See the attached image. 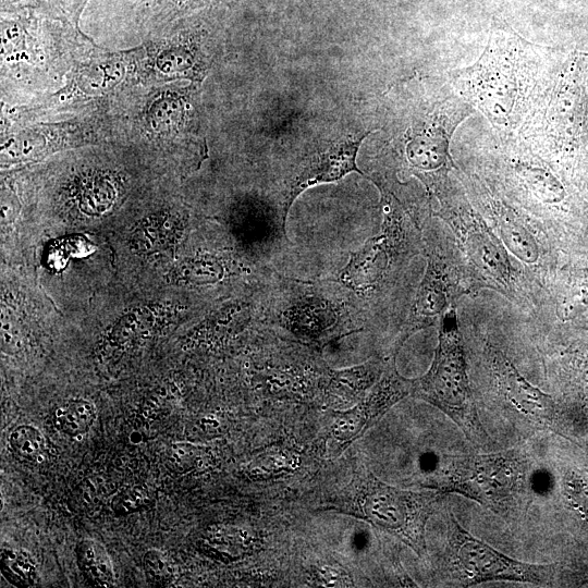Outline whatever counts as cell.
Here are the masks:
<instances>
[{"label":"cell","instance_id":"cell-1","mask_svg":"<svg viewBox=\"0 0 588 588\" xmlns=\"http://www.w3.org/2000/svg\"><path fill=\"white\" fill-rule=\"evenodd\" d=\"M540 47L495 19L478 60L452 74L451 85L500 132L519 128L550 76Z\"/></svg>","mask_w":588,"mask_h":588},{"label":"cell","instance_id":"cell-2","mask_svg":"<svg viewBox=\"0 0 588 588\" xmlns=\"http://www.w3.org/2000/svg\"><path fill=\"white\" fill-rule=\"evenodd\" d=\"M91 44L78 25L36 10L1 12L2 97L57 90Z\"/></svg>","mask_w":588,"mask_h":588},{"label":"cell","instance_id":"cell-3","mask_svg":"<svg viewBox=\"0 0 588 588\" xmlns=\"http://www.w3.org/2000/svg\"><path fill=\"white\" fill-rule=\"evenodd\" d=\"M259 321L305 341H332L363 328L364 303L328 279L299 281L272 273L261 285Z\"/></svg>","mask_w":588,"mask_h":588},{"label":"cell","instance_id":"cell-4","mask_svg":"<svg viewBox=\"0 0 588 588\" xmlns=\"http://www.w3.org/2000/svg\"><path fill=\"white\" fill-rule=\"evenodd\" d=\"M195 95V84L187 81L126 89L108 112L113 143L149 152L187 148L197 137Z\"/></svg>","mask_w":588,"mask_h":588},{"label":"cell","instance_id":"cell-5","mask_svg":"<svg viewBox=\"0 0 588 588\" xmlns=\"http://www.w3.org/2000/svg\"><path fill=\"white\" fill-rule=\"evenodd\" d=\"M137 85L132 49L109 51L94 42L76 60L60 88L25 103H5L1 120L29 123L108 112L115 98Z\"/></svg>","mask_w":588,"mask_h":588},{"label":"cell","instance_id":"cell-6","mask_svg":"<svg viewBox=\"0 0 588 588\" xmlns=\"http://www.w3.org/2000/svg\"><path fill=\"white\" fill-rule=\"evenodd\" d=\"M377 186L383 213L380 231L351 253L333 279L362 299L387 290L408 260L424 250L417 224L406 208L384 184Z\"/></svg>","mask_w":588,"mask_h":588},{"label":"cell","instance_id":"cell-7","mask_svg":"<svg viewBox=\"0 0 588 588\" xmlns=\"http://www.w3.org/2000/svg\"><path fill=\"white\" fill-rule=\"evenodd\" d=\"M438 339L431 367L414 380L412 392L446 414L470 442L485 448L490 440L475 406L454 307L440 318Z\"/></svg>","mask_w":588,"mask_h":588},{"label":"cell","instance_id":"cell-8","mask_svg":"<svg viewBox=\"0 0 588 588\" xmlns=\"http://www.w3.org/2000/svg\"><path fill=\"white\" fill-rule=\"evenodd\" d=\"M527 461L519 452L443 455L432 486L458 493L500 514L509 513L526 483Z\"/></svg>","mask_w":588,"mask_h":588},{"label":"cell","instance_id":"cell-9","mask_svg":"<svg viewBox=\"0 0 588 588\" xmlns=\"http://www.w3.org/2000/svg\"><path fill=\"white\" fill-rule=\"evenodd\" d=\"M585 74L580 57H572L549 76L520 125V135L548 148H576L584 133Z\"/></svg>","mask_w":588,"mask_h":588},{"label":"cell","instance_id":"cell-10","mask_svg":"<svg viewBox=\"0 0 588 588\" xmlns=\"http://www.w3.org/2000/svg\"><path fill=\"white\" fill-rule=\"evenodd\" d=\"M201 22L197 15L187 17L132 48L138 85L200 83L210 65L205 50L208 32Z\"/></svg>","mask_w":588,"mask_h":588},{"label":"cell","instance_id":"cell-11","mask_svg":"<svg viewBox=\"0 0 588 588\" xmlns=\"http://www.w3.org/2000/svg\"><path fill=\"white\" fill-rule=\"evenodd\" d=\"M103 142H112L108 112L29 123L1 120L3 162L30 161L60 150Z\"/></svg>","mask_w":588,"mask_h":588},{"label":"cell","instance_id":"cell-12","mask_svg":"<svg viewBox=\"0 0 588 588\" xmlns=\"http://www.w3.org/2000/svg\"><path fill=\"white\" fill-rule=\"evenodd\" d=\"M449 555L452 571L464 586L487 581L549 584L553 566L520 562L492 548L449 518Z\"/></svg>","mask_w":588,"mask_h":588},{"label":"cell","instance_id":"cell-13","mask_svg":"<svg viewBox=\"0 0 588 588\" xmlns=\"http://www.w3.org/2000/svg\"><path fill=\"white\" fill-rule=\"evenodd\" d=\"M443 492L412 493L372 482L363 499V511L369 520L413 546L424 549V526Z\"/></svg>","mask_w":588,"mask_h":588},{"label":"cell","instance_id":"cell-14","mask_svg":"<svg viewBox=\"0 0 588 588\" xmlns=\"http://www.w3.org/2000/svg\"><path fill=\"white\" fill-rule=\"evenodd\" d=\"M427 267L412 305L406 327L400 339L403 343L417 330L431 326L452 307L463 292L464 270L441 246L424 245Z\"/></svg>","mask_w":588,"mask_h":588},{"label":"cell","instance_id":"cell-15","mask_svg":"<svg viewBox=\"0 0 588 588\" xmlns=\"http://www.w3.org/2000/svg\"><path fill=\"white\" fill-rule=\"evenodd\" d=\"M370 132L351 135L333 142L305 159L285 182L281 207L284 218L294 200L308 187L317 184L338 181L350 172L364 175L356 166L359 146Z\"/></svg>","mask_w":588,"mask_h":588},{"label":"cell","instance_id":"cell-16","mask_svg":"<svg viewBox=\"0 0 588 588\" xmlns=\"http://www.w3.org/2000/svg\"><path fill=\"white\" fill-rule=\"evenodd\" d=\"M464 233V246L471 273L497 289H506L512 284L513 269L504 248L497 237L488 230L481 220L463 209V216L457 215Z\"/></svg>","mask_w":588,"mask_h":588},{"label":"cell","instance_id":"cell-17","mask_svg":"<svg viewBox=\"0 0 588 588\" xmlns=\"http://www.w3.org/2000/svg\"><path fill=\"white\" fill-rule=\"evenodd\" d=\"M490 363L499 391L506 402L529 420L551 426L555 417L552 399L530 384L502 352L491 351Z\"/></svg>","mask_w":588,"mask_h":588},{"label":"cell","instance_id":"cell-18","mask_svg":"<svg viewBox=\"0 0 588 588\" xmlns=\"http://www.w3.org/2000/svg\"><path fill=\"white\" fill-rule=\"evenodd\" d=\"M226 0H140L135 8V21L146 37L162 34L176 23Z\"/></svg>","mask_w":588,"mask_h":588},{"label":"cell","instance_id":"cell-19","mask_svg":"<svg viewBox=\"0 0 588 588\" xmlns=\"http://www.w3.org/2000/svg\"><path fill=\"white\" fill-rule=\"evenodd\" d=\"M206 549L223 560H235L248 553L253 536L248 530L231 525H212L203 537Z\"/></svg>","mask_w":588,"mask_h":588},{"label":"cell","instance_id":"cell-20","mask_svg":"<svg viewBox=\"0 0 588 588\" xmlns=\"http://www.w3.org/2000/svg\"><path fill=\"white\" fill-rule=\"evenodd\" d=\"M76 559L84 576L95 586L114 584V571L106 548L91 539H84L76 547Z\"/></svg>","mask_w":588,"mask_h":588},{"label":"cell","instance_id":"cell-21","mask_svg":"<svg viewBox=\"0 0 588 588\" xmlns=\"http://www.w3.org/2000/svg\"><path fill=\"white\" fill-rule=\"evenodd\" d=\"M89 0H1V12L21 9L36 10L46 15L78 25Z\"/></svg>","mask_w":588,"mask_h":588},{"label":"cell","instance_id":"cell-22","mask_svg":"<svg viewBox=\"0 0 588 588\" xmlns=\"http://www.w3.org/2000/svg\"><path fill=\"white\" fill-rule=\"evenodd\" d=\"M95 418V406L85 400H74L61 404L53 413L56 428L70 437L86 433Z\"/></svg>","mask_w":588,"mask_h":588},{"label":"cell","instance_id":"cell-23","mask_svg":"<svg viewBox=\"0 0 588 588\" xmlns=\"http://www.w3.org/2000/svg\"><path fill=\"white\" fill-rule=\"evenodd\" d=\"M519 181L538 198L544 201H555L563 189L558 180L540 166L519 160L515 164Z\"/></svg>","mask_w":588,"mask_h":588},{"label":"cell","instance_id":"cell-24","mask_svg":"<svg viewBox=\"0 0 588 588\" xmlns=\"http://www.w3.org/2000/svg\"><path fill=\"white\" fill-rule=\"evenodd\" d=\"M1 573L16 587H30L37 578L36 565L24 550L2 548L0 555Z\"/></svg>","mask_w":588,"mask_h":588},{"label":"cell","instance_id":"cell-25","mask_svg":"<svg viewBox=\"0 0 588 588\" xmlns=\"http://www.w3.org/2000/svg\"><path fill=\"white\" fill-rule=\"evenodd\" d=\"M9 446L14 455L24 462L36 464L45 460L46 440L33 426L21 425L12 430Z\"/></svg>","mask_w":588,"mask_h":588},{"label":"cell","instance_id":"cell-26","mask_svg":"<svg viewBox=\"0 0 588 588\" xmlns=\"http://www.w3.org/2000/svg\"><path fill=\"white\" fill-rule=\"evenodd\" d=\"M500 234L506 246L520 259L532 262L538 257V248L527 230L507 216H502Z\"/></svg>","mask_w":588,"mask_h":588},{"label":"cell","instance_id":"cell-27","mask_svg":"<svg viewBox=\"0 0 588 588\" xmlns=\"http://www.w3.org/2000/svg\"><path fill=\"white\" fill-rule=\"evenodd\" d=\"M209 452L206 446L191 442L172 443L167 452V464L176 473L184 474L207 465Z\"/></svg>","mask_w":588,"mask_h":588},{"label":"cell","instance_id":"cell-28","mask_svg":"<svg viewBox=\"0 0 588 588\" xmlns=\"http://www.w3.org/2000/svg\"><path fill=\"white\" fill-rule=\"evenodd\" d=\"M143 568L148 581L156 587H169L177 577L171 556L158 549H150L144 554Z\"/></svg>","mask_w":588,"mask_h":588},{"label":"cell","instance_id":"cell-29","mask_svg":"<svg viewBox=\"0 0 588 588\" xmlns=\"http://www.w3.org/2000/svg\"><path fill=\"white\" fill-rule=\"evenodd\" d=\"M149 493L145 486L135 485L119 491L111 500V509L117 515H128L149 503Z\"/></svg>","mask_w":588,"mask_h":588}]
</instances>
